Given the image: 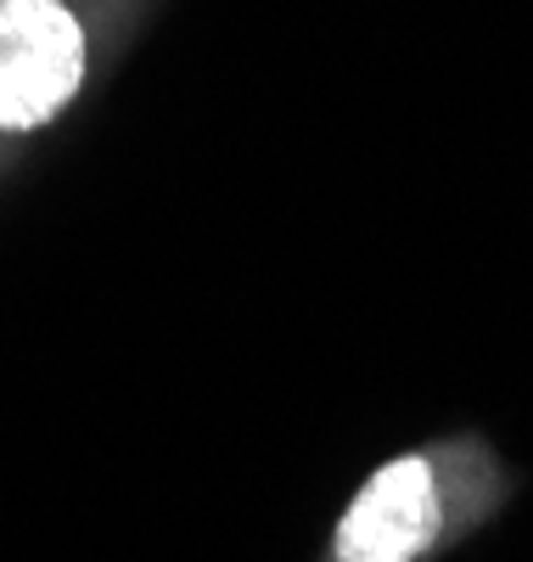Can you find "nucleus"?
I'll return each mask as SVG.
<instances>
[{
    "mask_svg": "<svg viewBox=\"0 0 533 562\" xmlns=\"http://www.w3.org/2000/svg\"><path fill=\"white\" fill-rule=\"evenodd\" d=\"M84 74V34L57 0H0V130L45 124Z\"/></svg>",
    "mask_w": 533,
    "mask_h": 562,
    "instance_id": "f257e3e1",
    "label": "nucleus"
},
{
    "mask_svg": "<svg viewBox=\"0 0 533 562\" xmlns=\"http://www.w3.org/2000/svg\"><path fill=\"white\" fill-rule=\"evenodd\" d=\"M439 490L421 456H399L349 501L337 524V562H416L439 535Z\"/></svg>",
    "mask_w": 533,
    "mask_h": 562,
    "instance_id": "f03ea898",
    "label": "nucleus"
}]
</instances>
